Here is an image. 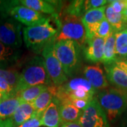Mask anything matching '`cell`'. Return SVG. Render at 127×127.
Instances as JSON below:
<instances>
[{"mask_svg": "<svg viewBox=\"0 0 127 127\" xmlns=\"http://www.w3.org/2000/svg\"></svg>", "mask_w": 127, "mask_h": 127, "instance_id": "obj_38", "label": "cell"}, {"mask_svg": "<svg viewBox=\"0 0 127 127\" xmlns=\"http://www.w3.org/2000/svg\"><path fill=\"white\" fill-rule=\"evenodd\" d=\"M0 127H16V126L14 125L11 118L6 119H0Z\"/></svg>", "mask_w": 127, "mask_h": 127, "instance_id": "obj_32", "label": "cell"}, {"mask_svg": "<svg viewBox=\"0 0 127 127\" xmlns=\"http://www.w3.org/2000/svg\"><path fill=\"white\" fill-rule=\"evenodd\" d=\"M53 50L67 76H71L78 67L77 50L76 43L71 40L57 41Z\"/></svg>", "mask_w": 127, "mask_h": 127, "instance_id": "obj_5", "label": "cell"}, {"mask_svg": "<svg viewBox=\"0 0 127 127\" xmlns=\"http://www.w3.org/2000/svg\"><path fill=\"white\" fill-rule=\"evenodd\" d=\"M60 87L62 89L66 91L85 90L90 92H95V90L91 86L90 82L85 78H74L60 86Z\"/></svg>", "mask_w": 127, "mask_h": 127, "instance_id": "obj_23", "label": "cell"}, {"mask_svg": "<svg viewBox=\"0 0 127 127\" xmlns=\"http://www.w3.org/2000/svg\"><path fill=\"white\" fill-rule=\"evenodd\" d=\"M105 39L93 37L87 40V46L84 50L86 59L91 62H102Z\"/></svg>", "mask_w": 127, "mask_h": 127, "instance_id": "obj_11", "label": "cell"}, {"mask_svg": "<svg viewBox=\"0 0 127 127\" xmlns=\"http://www.w3.org/2000/svg\"><path fill=\"white\" fill-rule=\"evenodd\" d=\"M0 76L4 78L9 85L14 88L16 94V88L18 83L19 73L16 71L0 68Z\"/></svg>", "mask_w": 127, "mask_h": 127, "instance_id": "obj_24", "label": "cell"}, {"mask_svg": "<svg viewBox=\"0 0 127 127\" xmlns=\"http://www.w3.org/2000/svg\"><path fill=\"white\" fill-rule=\"evenodd\" d=\"M3 98H4V95L1 93H0V100H2Z\"/></svg>", "mask_w": 127, "mask_h": 127, "instance_id": "obj_37", "label": "cell"}, {"mask_svg": "<svg viewBox=\"0 0 127 127\" xmlns=\"http://www.w3.org/2000/svg\"><path fill=\"white\" fill-rule=\"evenodd\" d=\"M112 32L113 31H112V28L111 27L110 24L107 21L106 18H104L102 20V21L100 23L98 29L96 32L95 36L103 38V39H106Z\"/></svg>", "mask_w": 127, "mask_h": 127, "instance_id": "obj_26", "label": "cell"}, {"mask_svg": "<svg viewBox=\"0 0 127 127\" xmlns=\"http://www.w3.org/2000/svg\"><path fill=\"white\" fill-rule=\"evenodd\" d=\"M84 1H73L66 6L65 11L66 14L74 15L82 17V15L84 13Z\"/></svg>", "mask_w": 127, "mask_h": 127, "instance_id": "obj_25", "label": "cell"}, {"mask_svg": "<svg viewBox=\"0 0 127 127\" xmlns=\"http://www.w3.org/2000/svg\"><path fill=\"white\" fill-rule=\"evenodd\" d=\"M49 86L40 85L37 86H32L24 89L23 91L18 92L16 96L19 97L23 102H30L32 103L37 97L41 93L48 88Z\"/></svg>", "mask_w": 127, "mask_h": 127, "instance_id": "obj_21", "label": "cell"}, {"mask_svg": "<svg viewBox=\"0 0 127 127\" xmlns=\"http://www.w3.org/2000/svg\"><path fill=\"white\" fill-rule=\"evenodd\" d=\"M42 116L37 114L35 112L31 118L18 127H40L41 126Z\"/></svg>", "mask_w": 127, "mask_h": 127, "instance_id": "obj_29", "label": "cell"}, {"mask_svg": "<svg viewBox=\"0 0 127 127\" xmlns=\"http://www.w3.org/2000/svg\"><path fill=\"white\" fill-rule=\"evenodd\" d=\"M107 81L117 88L127 91V73L115 63L104 65Z\"/></svg>", "mask_w": 127, "mask_h": 127, "instance_id": "obj_12", "label": "cell"}, {"mask_svg": "<svg viewBox=\"0 0 127 127\" xmlns=\"http://www.w3.org/2000/svg\"><path fill=\"white\" fill-rule=\"evenodd\" d=\"M115 51L117 60L127 58V28L115 33Z\"/></svg>", "mask_w": 127, "mask_h": 127, "instance_id": "obj_22", "label": "cell"}, {"mask_svg": "<svg viewBox=\"0 0 127 127\" xmlns=\"http://www.w3.org/2000/svg\"><path fill=\"white\" fill-rule=\"evenodd\" d=\"M78 122L82 127H110L106 114L95 98L82 111Z\"/></svg>", "mask_w": 127, "mask_h": 127, "instance_id": "obj_8", "label": "cell"}, {"mask_svg": "<svg viewBox=\"0 0 127 127\" xmlns=\"http://www.w3.org/2000/svg\"><path fill=\"white\" fill-rule=\"evenodd\" d=\"M40 85H53L47 72L44 59L37 57L32 59L19 73L16 94L28 88ZM15 94V95H16Z\"/></svg>", "mask_w": 127, "mask_h": 127, "instance_id": "obj_3", "label": "cell"}, {"mask_svg": "<svg viewBox=\"0 0 127 127\" xmlns=\"http://www.w3.org/2000/svg\"><path fill=\"white\" fill-rule=\"evenodd\" d=\"M115 32H112L105 39L104 46V55L102 63L104 65H109L116 62L117 57L115 51Z\"/></svg>", "mask_w": 127, "mask_h": 127, "instance_id": "obj_20", "label": "cell"}, {"mask_svg": "<svg viewBox=\"0 0 127 127\" xmlns=\"http://www.w3.org/2000/svg\"><path fill=\"white\" fill-rule=\"evenodd\" d=\"M88 102L83 100H73L71 102V104H72L74 107H76L77 109L83 111L88 106Z\"/></svg>", "mask_w": 127, "mask_h": 127, "instance_id": "obj_31", "label": "cell"}, {"mask_svg": "<svg viewBox=\"0 0 127 127\" xmlns=\"http://www.w3.org/2000/svg\"><path fill=\"white\" fill-rule=\"evenodd\" d=\"M62 125L59 104L56 99H53L52 102L45 109L41 118V126L45 127H60Z\"/></svg>", "mask_w": 127, "mask_h": 127, "instance_id": "obj_14", "label": "cell"}, {"mask_svg": "<svg viewBox=\"0 0 127 127\" xmlns=\"http://www.w3.org/2000/svg\"><path fill=\"white\" fill-rule=\"evenodd\" d=\"M0 93H1L4 98L11 96H15L14 89L9 85L4 78L0 76Z\"/></svg>", "mask_w": 127, "mask_h": 127, "instance_id": "obj_27", "label": "cell"}, {"mask_svg": "<svg viewBox=\"0 0 127 127\" xmlns=\"http://www.w3.org/2000/svg\"><path fill=\"white\" fill-rule=\"evenodd\" d=\"M62 127H82V126L78 122H75L68 123V124H63Z\"/></svg>", "mask_w": 127, "mask_h": 127, "instance_id": "obj_34", "label": "cell"}, {"mask_svg": "<svg viewBox=\"0 0 127 127\" xmlns=\"http://www.w3.org/2000/svg\"><path fill=\"white\" fill-rule=\"evenodd\" d=\"M105 18L110 24L113 32L115 33L127 28V23L124 19L123 14L115 12L112 6L109 4V3H108L107 6H106Z\"/></svg>", "mask_w": 127, "mask_h": 127, "instance_id": "obj_19", "label": "cell"}, {"mask_svg": "<svg viewBox=\"0 0 127 127\" xmlns=\"http://www.w3.org/2000/svg\"><path fill=\"white\" fill-rule=\"evenodd\" d=\"M109 1L106 0H88L84 1V9L86 12L91 9H98L104 6V5L108 4Z\"/></svg>", "mask_w": 127, "mask_h": 127, "instance_id": "obj_28", "label": "cell"}, {"mask_svg": "<svg viewBox=\"0 0 127 127\" xmlns=\"http://www.w3.org/2000/svg\"><path fill=\"white\" fill-rule=\"evenodd\" d=\"M56 90L57 86L54 85H50L32 102V105L37 114L42 116L45 109L48 107V106L54 99Z\"/></svg>", "mask_w": 127, "mask_h": 127, "instance_id": "obj_15", "label": "cell"}, {"mask_svg": "<svg viewBox=\"0 0 127 127\" xmlns=\"http://www.w3.org/2000/svg\"><path fill=\"white\" fill-rule=\"evenodd\" d=\"M23 102L17 96H11L0 100V119L11 117L19 105Z\"/></svg>", "mask_w": 127, "mask_h": 127, "instance_id": "obj_17", "label": "cell"}, {"mask_svg": "<svg viewBox=\"0 0 127 127\" xmlns=\"http://www.w3.org/2000/svg\"><path fill=\"white\" fill-rule=\"evenodd\" d=\"M0 20V42L10 47H18L22 44L21 25L13 18L2 16Z\"/></svg>", "mask_w": 127, "mask_h": 127, "instance_id": "obj_7", "label": "cell"}, {"mask_svg": "<svg viewBox=\"0 0 127 127\" xmlns=\"http://www.w3.org/2000/svg\"><path fill=\"white\" fill-rule=\"evenodd\" d=\"M21 5L26 6L40 14H50L51 16H58L57 1L44 0H21L18 1Z\"/></svg>", "mask_w": 127, "mask_h": 127, "instance_id": "obj_13", "label": "cell"}, {"mask_svg": "<svg viewBox=\"0 0 127 127\" xmlns=\"http://www.w3.org/2000/svg\"><path fill=\"white\" fill-rule=\"evenodd\" d=\"M35 112V111L32 103L22 102L19 105L11 119L16 127H18L31 118Z\"/></svg>", "mask_w": 127, "mask_h": 127, "instance_id": "obj_16", "label": "cell"}, {"mask_svg": "<svg viewBox=\"0 0 127 127\" xmlns=\"http://www.w3.org/2000/svg\"><path fill=\"white\" fill-rule=\"evenodd\" d=\"M122 14L123 16H124V21H125V22H126L127 25V0L126 1V6H125L124 9Z\"/></svg>", "mask_w": 127, "mask_h": 127, "instance_id": "obj_35", "label": "cell"}, {"mask_svg": "<svg viewBox=\"0 0 127 127\" xmlns=\"http://www.w3.org/2000/svg\"><path fill=\"white\" fill-rule=\"evenodd\" d=\"M96 99L110 122H114L127 109V91L117 88L101 91Z\"/></svg>", "mask_w": 127, "mask_h": 127, "instance_id": "obj_2", "label": "cell"}, {"mask_svg": "<svg viewBox=\"0 0 127 127\" xmlns=\"http://www.w3.org/2000/svg\"><path fill=\"white\" fill-rule=\"evenodd\" d=\"M115 64L127 73V60H117Z\"/></svg>", "mask_w": 127, "mask_h": 127, "instance_id": "obj_33", "label": "cell"}, {"mask_svg": "<svg viewBox=\"0 0 127 127\" xmlns=\"http://www.w3.org/2000/svg\"><path fill=\"white\" fill-rule=\"evenodd\" d=\"M85 78L90 82L93 88L96 90H104L109 87V82L100 65L86 66L83 70Z\"/></svg>", "mask_w": 127, "mask_h": 127, "instance_id": "obj_10", "label": "cell"}, {"mask_svg": "<svg viewBox=\"0 0 127 127\" xmlns=\"http://www.w3.org/2000/svg\"><path fill=\"white\" fill-rule=\"evenodd\" d=\"M109 4L112 6L113 10L117 13L122 14L126 6V1L124 0H113L109 1Z\"/></svg>", "mask_w": 127, "mask_h": 127, "instance_id": "obj_30", "label": "cell"}, {"mask_svg": "<svg viewBox=\"0 0 127 127\" xmlns=\"http://www.w3.org/2000/svg\"><path fill=\"white\" fill-rule=\"evenodd\" d=\"M59 112L62 124H65L78 122L82 111L69 102H64L59 104Z\"/></svg>", "mask_w": 127, "mask_h": 127, "instance_id": "obj_18", "label": "cell"}, {"mask_svg": "<svg viewBox=\"0 0 127 127\" xmlns=\"http://www.w3.org/2000/svg\"><path fill=\"white\" fill-rule=\"evenodd\" d=\"M120 127H127V116L122 119L121 124H120Z\"/></svg>", "mask_w": 127, "mask_h": 127, "instance_id": "obj_36", "label": "cell"}, {"mask_svg": "<svg viewBox=\"0 0 127 127\" xmlns=\"http://www.w3.org/2000/svg\"><path fill=\"white\" fill-rule=\"evenodd\" d=\"M71 40L79 47L86 45V29L82 21V17L66 14L61 20V28L56 40Z\"/></svg>", "mask_w": 127, "mask_h": 127, "instance_id": "obj_4", "label": "cell"}, {"mask_svg": "<svg viewBox=\"0 0 127 127\" xmlns=\"http://www.w3.org/2000/svg\"><path fill=\"white\" fill-rule=\"evenodd\" d=\"M60 28L61 20L58 16H51L40 24L24 28L23 38L25 45L32 51H42L46 46L55 42Z\"/></svg>", "mask_w": 127, "mask_h": 127, "instance_id": "obj_1", "label": "cell"}, {"mask_svg": "<svg viewBox=\"0 0 127 127\" xmlns=\"http://www.w3.org/2000/svg\"><path fill=\"white\" fill-rule=\"evenodd\" d=\"M106 6L91 9L86 11L82 16V21L86 32L87 40L95 36L100 23L105 18Z\"/></svg>", "mask_w": 127, "mask_h": 127, "instance_id": "obj_9", "label": "cell"}, {"mask_svg": "<svg viewBox=\"0 0 127 127\" xmlns=\"http://www.w3.org/2000/svg\"><path fill=\"white\" fill-rule=\"evenodd\" d=\"M54 43L55 42L46 46L42 51V55L52 83L55 86H60L67 81L68 76L64 72L61 63L55 56L53 50Z\"/></svg>", "mask_w": 127, "mask_h": 127, "instance_id": "obj_6", "label": "cell"}]
</instances>
